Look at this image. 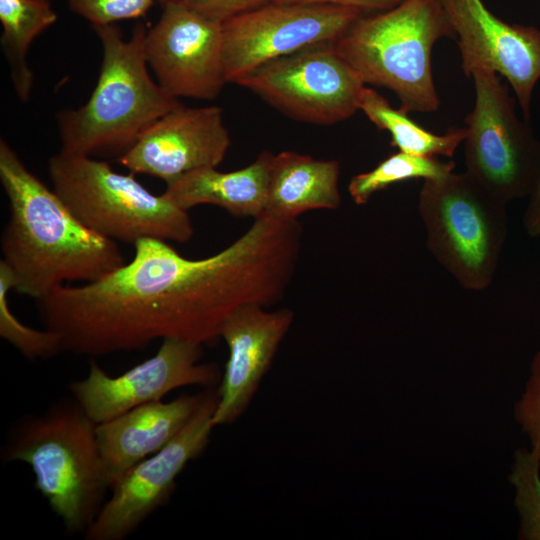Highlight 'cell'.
Here are the masks:
<instances>
[{
	"label": "cell",
	"instance_id": "cell-1",
	"mask_svg": "<svg viewBox=\"0 0 540 540\" xmlns=\"http://www.w3.org/2000/svg\"><path fill=\"white\" fill-rule=\"evenodd\" d=\"M133 246L130 262L38 301L45 327L61 336L64 350L99 356L158 339L213 343L236 310L278 302L294 273L288 243L263 219L203 259H187L157 239Z\"/></svg>",
	"mask_w": 540,
	"mask_h": 540
},
{
	"label": "cell",
	"instance_id": "cell-2",
	"mask_svg": "<svg viewBox=\"0 0 540 540\" xmlns=\"http://www.w3.org/2000/svg\"><path fill=\"white\" fill-rule=\"evenodd\" d=\"M0 181L9 203L1 261L15 277L16 292L39 301L64 285L98 280L125 263L117 243L86 227L4 139Z\"/></svg>",
	"mask_w": 540,
	"mask_h": 540
},
{
	"label": "cell",
	"instance_id": "cell-3",
	"mask_svg": "<svg viewBox=\"0 0 540 540\" xmlns=\"http://www.w3.org/2000/svg\"><path fill=\"white\" fill-rule=\"evenodd\" d=\"M93 29L103 49L98 80L83 106L58 113L61 151L120 157L150 124L182 103L150 76L142 23L127 40L114 24Z\"/></svg>",
	"mask_w": 540,
	"mask_h": 540
},
{
	"label": "cell",
	"instance_id": "cell-4",
	"mask_svg": "<svg viewBox=\"0 0 540 540\" xmlns=\"http://www.w3.org/2000/svg\"><path fill=\"white\" fill-rule=\"evenodd\" d=\"M96 426L74 397L63 399L21 419L4 447L5 461L31 467L36 489L71 533L88 529L109 488Z\"/></svg>",
	"mask_w": 540,
	"mask_h": 540
},
{
	"label": "cell",
	"instance_id": "cell-5",
	"mask_svg": "<svg viewBox=\"0 0 540 540\" xmlns=\"http://www.w3.org/2000/svg\"><path fill=\"white\" fill-rule=\"evenodd\" d=\"M456 40L437 0H403L365 13L335 41V49L365 84L392 90L406 112H433L440 106L432 73L437 40Z\"/></svg>",
	"mask_w": 540,
	"mask_h": 540
},
{
	"label": "cell",
	"instance_id": "cell-6",
	"mask_svg": "<svg viewBox=\"0 0 540 540\" xmlns=\"http://www.w3.org/2000/svg\"><path fill=\"white\" fill-rule=\"evenodd\" d=\"M54 191L89 229L115 242L144 239L184 243L192 220L168 198L145 188L135 174L118 173L104 161L61 151L48 164Z\"/></svg>",
	"mask_w": 540,
	"mask_h": 540
},
{
	"label": "cell",
	"instance_id": "cell-7",
	"mask_svg": "<svg viewBox=\"0 0 540 540\" xmlns=\"http://www.w3.org/2000/svg\"><path fill=\"white\" fill-rule=\"evenodd\" d=\"M507 204L468 171L424 180L418 212L426 245L466 290L492 283L508 233Z\"/></svg>",
	"mask_w": 540,
	"mask_h": 540
},
{
	"label": "cell",
	"instance_id": "cell-8",
	"mask_svg": "<svg viewBox=\"0 0 540 540\" xmlns=\"http://www.w3.org/2000/svg\"><path fill=\"white\" fill-rule=\"evenodd\" d=\"M475 104L465 118L466 171L506 203L528 197L540 167V141L519 118L509 86L487 70L471 74Z\"/></svg>",
	"mask_w": 540,
	"mask_h": 540
},
{
	"label": "cell",
	"instance_id": "cell-9",
	"mask_svg": "<svg viewBox=\"0 0 540 540\" xmlns=\"http://www.w3.org/2000/svg\"><path fill=\"white\" fill-rule=\"evenodd\" d=\"M236 84L286 116L314 125H334L352 117L366 86L333 42L268 61Z\"/></svg>",
	"mask_w": 540,
	"mask_h": 540
},
{
	"label": "cell",
	"instance_id": "cell-10",
	"mask_svg": "<svg viewBox=\"0 0 540 540\" xmlns=\"http://www.w3.org/2000/svg\"><path fill=\"white\" fill-rule=\"evenodd\" d=\"M364 12L342 6L270 2L223 21L224 72L236 84L273 59L335 42Z\"/></svg>",
	"mask_w": 540,
	"mask_h": 540
},
{
	"label": "cell",
	"instance_id": "cell-11",
	"mask_svg": "<svg viewBox=\"0 0 540 540\" xmlns=\"http://www.w3.org/2000/svg\"><path fill=\"white\" fill-rule=\"evenodd\" d=\"M217 390L206 397L187 425L161 450L129 469L111 488L95 520L85 531L88 540H121L166 504L177 477L200 456L214 428Z\"/></svg>",
	"mask_w": 540,
	"mask_h": 540
},
{
	"label": "cell",
	"instance_id": "cell-12",
	"mask_svg": "<svg viewBox=\"0 0 540 540\" xmlns=\"http://www.w3.org/2000/svg\"><path fill=\"white\" fill-rule=\"evenodd\" d=\"M202 346L164 339L155 355L114 377L90 361L87 376L70 383L69 389L86 414L100 424L140 405L160 401L174 389L219 384L217 365L200 362Z\"/></svg>",
	"mask_w": 540,
	"mask_h": 540
},
{
	"label": "cell",
	"instance_id": "cell-13",
	"mask_svg": "<svg viewBox=\"0 0 540 540\" xmlns=\"http://www.w3.org/2000/svg\"><path fill=\"white\" fill-rule=\"evenodd\" d=\"M144 48L157 82L175 98L213 100L227 83L223 23L191 5L162 6L159 20L146 31Z\"/></svg>",
	"mask_w": 540,
	"mask_h": 540
},
{
	"label": "cell",
	"instance_id": "cell-14",
	"mask_svg": "<svg viewBox=\"0 0 540 540\" xmlns=\"http://www.w3.org/2000/svg\"><path fill=\"white\" fill-rule=\"evenodd\" d=\"M451 24L467 77L492 71L511 86L523 117L530 120L531 101L540 79V29L509 24L482 0H437Z\"/></svg>",
	"mask_w": 540,
	"mask_h": 540
},
{
	"label": "cell",
	"instance_id": "cell-15",
	"mask_svg": "<svg viewBox=\"0 0 540 540\" xmlns=\"http://www.w3.org/2000/svg\"><path fill=\"white\" fill-rule=\"evenodd\" d=\"M230 145L220 107L181 105L150 124L118 162L168 184L196 169L217 168Z\"/></svg>",
	"mask_w": 540,
	"mask_h": 540
},
{
	"label": "cell",
	"instance_id": "cell-16",
	"mask_svg": "<svg viewBox=\"0 0 540 540\" xmlns=\"http://www.w3.org/2000/svg\"><path fill=\"white\" fill-rule=\"evenodd\" d=\"M293 320L289 308L268 311L259 305L244 306L226 320L220 338L228 359L217 389L214 427L230 425L246 411Z\"/></svg>",
	"mask_w": 540,
	"mask_h": 540
},
{
	"label": "cell",
	"instance_id": "cell-17",
	"mask_svg": "<svg viewBox=\"0 0 540 540\" xmlns=\"http://www.w3.org/2000/svg\"><path fill=\"white\" fill-rule=\"evenodd\" d=\"M207 391L154 401L97 424L96 436L109 489L133 466L167 445L189 422Z\"/></svg>",
	"mask_w": 540,
	"mask_h": 540
},
{
	"label": "cell",
	"instance_id": "cell-18",
	"mask_svg": "<svg viewBox=\"0 0 540 540\" xmlns=\"http://www.w3.org/2000/svg\"><path fill=\"white\" fill-rule=\"evenodd\" d=\"M340 164L294 151L272 154L264 212L276 220H294L317 209H337Z\"/></svg>",
	"mask_w": 540,
	"mask_h": 540
},
{
	"label": "cell",
	"instance_id": "cell-19",
	"mask_svg": "<svg viewBox=\"0 0 540 540\" xmlns=\"http://www.w3.org/2000/svg\"><path fill=\"white\" fill-rule=\"evenodd\" d=\"M271 152L264 150L248 166L231 172L215 167L188 172L166 184L164 196L189 209L210 204L237 217H260L265 209Z\"/></svg>",
	"mask_w": 540,
	"mask_h": 540
},
{
	"label": "cell",
	"instance_id": "cell-20",
	"mask_svg": "<svg viewBox=\"0 0 540 540\" xmlns=\"http://www.w3.org/2000/svg\"><path fill=\"white\" fill-rule=\"evenodd\" d=\"M57 21L50 0H0L1 46L18 98L29 100L33 73L27 52L33 40Z\"/></svg>",
	"mask_w": 540,
	"mask_h": 540
},
{
	"label": "cell",
	"instance_id": "cell-21",
	"mask_svg": "<svg viewBox=\"0 0 540 540\" xmlns=\"http://www.w3.org/2000/svg\"><path fill=\"white\" fill-rule=\"evenodd\" d=\"M361 110L380 130L391 135V145L399 151L425 157H452L464 141L466 128H451L442 135L425 130L411 120L408 112L393 108L388 100L372 88L364 87Z\"/></svg>",
	"mask_w": 540,
	"mask_h": 540
},
{
	"label": "cell",
	"instance_id": "cell-22",
	"mask_svg": "<svg viewBox=\"0 0 540 540\" xmlns=\"http://www.w3.org/2000/svg\"><path fill=\"white\" fill-rule=\"evenodd\" d=\"M453 161L418 156L398 151L386 157L370 171L353 176L348 193L355 204L364 205L371 197L398 182L410 179H439L453 172Z\"/></svg>",
	"mask_w": 540,
	"mask_h": 540
},
{
	"label": "cell",
	"instance_id": "cell-23",
	"mask_svg": "<svg viewBox=\"0 0 540 540\" xmlns=\"http://www.w3.org/2000/svg\"><path fill=\"white\" fill-rule=\"evenodd\" d=\"M15 285L13 273L0 261V336L30 360L48 359L64 351L63 340L57 332L31 328L14 315L8 295Z\"/></svg>",
	"mask_w": 540,
	"mask_h": 540
},
{
	"label": "cell",
	"instance_id": "cell-24",
	"mask_svg": "<svg viewBox=\"0 0 540 540\" xmlns=\"http://www.w3.org/2000/svg\"><path fill=\"white\" fill-rule=\"evenodd\" d=\"M508 481L514 487L519 515L517 538L540 540V456L531 448H517Z\"/></svg>",
	"mask_w": 540,
	"mask_h": 540
},
{
	"label": "cell",
	"instance_id": "cell-25",
	"mask_svg": "<svg viewBox=\"0 0 540 540\" xmlns=\"http://www.w3.org/2000/svg\"><path fill=\"white\" fill-rule=\"evenodd\" d=\"M156 0H67L70 9L94 26L143 17Z\"/></svg>",
	"mask_w": 540,
	"mask_h": 540
},
{
	"label": "cell",
	"instance_id": "cell-26",
	"mask_svg": "<svg viewBox=\"0 0 540 540\" xmlns=\"http://www.w3.org/2000/svg\"><path fill=\"white\" fill-rule=\"evenodd\" d=\"M514 418L540 456V350L530 364L525 388L514 405Z\"/></svg>",
	"mask_w": 540,
	"mask_h": 540
},
{
	"label": "cell",
	"instance_id": "cell-27",
	"mask_svg": "<svg viewBox=\"0 0 540 540\" xmlns=\"http://www.w3.org/2000/svg\"><path fill=\"white\" fill-rule=\"evenodd\" d=\"M273 0H197L191 6L201 14L223 22L237 14L258 8Z\"/></svg>",
	"mask_w": 540,
	"mask_h": 540
},
{
	"label": "cell",
	"instance_id": "cell-28",
	"mask_svg": "<svg viewBox=\"0 0 540 540\" xmlns=\"http://www.w3.org/2000/svg\"><path fill=\"white\" fill-rule=\"evenodd\" d=\"M402 1L403 0H273L272 2L334 5L354 8L364 13H375L391 9Z\"/></svg>",
	"mask_w": 540,
	"mask_h": 540
},
{
	"label": "cell",
	"instance_id": "cell-29",
	"mask_svg": "<svg viewBox=\"0 0 540 540\" xmlns=\"http://www.w3.org/2000/svg\"><path fill=\"white\" fill-rule=\"evenodd\" d=\"M528 202L523 214V226L527 235L532 238L540 237V167L528 195Z\"/></svg>",
	"mask_w": 540,
	"mask_h": 540
},
{
	"label": "cell",
	"instance_id": "cell-30",
	"mask_svg": "<svg viewBox=\"0 0 540 540\" xmlns=\"http://www.w3.org/2000/svg\"><path fill=\"white\" fill-rule=\"evenodd\" d=\"M161 6H165L168 4H184V5H192L197 0H156Z\"/></svg>",
	"mask_w": 540,
	"mask_h": 540
}]
</instances>
